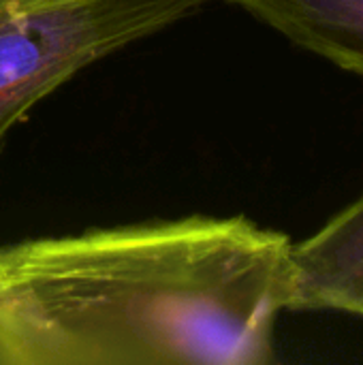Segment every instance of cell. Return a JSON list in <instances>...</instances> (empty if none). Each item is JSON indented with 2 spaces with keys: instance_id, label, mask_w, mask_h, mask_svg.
Wrapping results in <instances>:
<instances>
[{
  "instance_id": "6da1fadb",
  "label": "cell",
  "mask_w": 363,
  "mask_h": 365,
  "mask_svg": "<svg viewBox=\"0 0 363 365\" xmlns=\"http://www.w3.org/2000/svg\"><path fill=\"white\" fill-rule=\"evenodd\" d=\"M289 235L186 216L0 246V365H267Z\"/></svg>"
},
{
  "instance_id": "7a4b0ae2",
  "label": "cell",
  "mask_w": 363,
  "mask_h": 365,
  "mask_svg": "<svg viewBox=\"0 0 363 365\" xmlns=\"http://www.w3.org/2000/svg\"><path fill=\"white\" fill-rule=\"evenodd\" d=\"M210 0L0 2V148L26 113L86 66L197 13Z\"/></svg>"
},
{
  "instance_id": "5b68a950",
  "label": "cell",
  "mask_w": 363,
  "mask_h": 365,
  "mask_svg": "<svg viewBox=\"0 0 363 365\" xmlns=\"http://www.w3.org/2000/svg\"><path fill=\"white\" fill-rule=\"evenodd\" d=\"M0 2H11V4H36V2H47V0H0Z\"/></svg>"
},
{
  "instance_id": "277c9868",
  "label": "cell",
  "mask_w": 363,
  "mask_h": 365,
  "mask_svg": "<svg viewBox=\"0 0 363 365\" xmlns=\"http://www.w3.org/2000/svg\"><path fill=\"white\" fill-rule=\"evenodd\" d=\"M295 45L363 77V0H227Z\"/></svg>"
},
{
  "instance_id": "3957f363",
  "label": "cell",
  "mask_w": 363,
  "mask_h": 365,
  "mask_svg": "<svg viewBox=\"0 0 363 365\" xmlns=\"http://www.w3.org/2000/svg\"><path fill=\"white\" fill-rule=\"evenodd\" d=\"M287 310H338L363 319V197L293 244Z\"/></svg>"
}]
</instances>
